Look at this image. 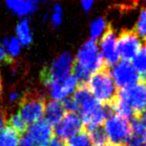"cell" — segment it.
Wrapping results in <instances>:
<instances>
[{
    "label": "cell",
    "instance_id": "1",
    "mask_svg": "<svg viewBox=\"0 0 146 146\" xmlns=\"http://www.w3.org/2000/svg\"><path fill=\"white\" fill-rule=\"evenodd\" d=\"M72 98L77 104L79 116L88 132L102 126L106 118L112 113L109 104L97 101L85 85L78 87Z\"/></svg>",
    "mask_w": 146,
    "mask_h": 146
},
{
    "label": "cell",
    "instance_id": "2",
    "mask_svg": "<svg viewBox=\"0 0 146 146\" xmlns=\"http://www.w3.org/2000/svg\"><path fill=\"white\" fill-rule=\"evenodd\" d=\"M104 65L97 41L90 38L77 51L73 66V75L77 78L79 83L84 85L89 80L90 76L104 68Z\"/></svg>",
    "mask_w": 146,
    "mask_h": 146
},
{
    "label": "cell",
    "instance_id": "3",
    "mask_svg": "<svg viewBox=\"0 0 146 146\" xmlns=\"http://www.w3.org/2000/svg\"><path fill=\"white\" fill-rule=\"evenodd\" d=\"M86 87L92 96L102 104H110L116 98L117 91L115 83L106 68L90 76Z\"/></svg>",
    "mask_w": 146,
    "mask_h": 146
},
{
    "label": "cell",
    "instance_id": "4",
    "mask_svg": "<svg viewBox=\"0 0 146 146\" xmlns=\"http://www.w3.org/2000/svg\"><path fill=\"white\" fill-rule=\"evenodd\" d=\"M74 66V58L70 52H62L41 71V79L46 86L62 81L71 75Z\"/></svg>",
    "mask_w": 146,
    "mask_h": 146
},
{
    "label": "cell",
    "instance_id": "5",
    "mask_svg": "<svg viewBox=\"0 0 146 146\" xmlns=\"http://www.w3.org/2000/svg\"><path fill=\"white\" fill-rule=\"evenodd\" d=\"M103 129L110 146H124L131 135L129 120L114 113L106 118Z\"/></svg>",
    "mask_w": 146,
    "mask_h": 146
},
{
    "label": "cell",
    "instance_id": "6",
    "mask_svg": "<svg viewBox=\"0 0 146 146\" xmlns=\"http://www.w3.org/2000/svg\"><path fill=\"white\" fill-rule=\"evenodd\" d=\"M45 100L39 94L29 92L22 96L19 103L18 115L27 125H32L44 115Z\"/></svg>",
    "mask_w": 146,
    "mask_h": 146
},
{
    "label": "cell",
    "instance_id": "7",
    "mask_svg": "<svg viewBox=\"0 0 146 146\" xmlns=\"http://www.w3.org/2000/svg\"><path fill=\"white\" fill-rule=\"evenodd\" d=\"M110 76L113 79L115 86L120 89L129 87L138 83L140 75L135 70L130 61L121 60L112 65L109 70Z\"/></svg>",
    "mask_w": 146,
    "mask_h": 146
},
{
    "label": "cell",
    "instance_id": "8",
    "mask_svg": "<svg viewBox=\"0 0 146 146\" xmlns=\"http://www.w3.org/2000/svg\"><path fill=\"white\" fill-rule=\"evenodd\" d=\"M117 98L126 102L139 115L146 107V85L143 82H138L129 87L120 89Z\"/></svg>",
    "mask_w": 146,
    "mask_h": 146
},
{
    "label": "cell",
    "instance_id": "9",
    "mask_svg": "<svg viewBox=\"0 0 146 146\" xmlns=\"http://www.w3.org/2000/svg\"><path fill=\"white\" fill-rule=\"evenodd\" d=\"M83 123L78 113H66L57 125L54 126L53 131L56 138L60 140H69L71 137L82 131Z\"/></svg>",
    "mask_w": 146,
    "mask_h": 146
},
{
    "label": "cell",
    "instance_id": "10",
    "mask_svg": "<svg viewBox=\"0 0 146 146\" xmlns=\"http://www.w3.org/2000/svg\"><path fill=\"white\" fill-rule=\"evenodd\" d=\"M141 46L140 38L134 31L124 30L117 38L118 54L119 58H122V60H132Z\"/></svg>",
    "mask_w": 146,
    "mask_h": 146
},
{
    "label": "cell",
    "instance_id": "11",
    "mask_svg": "<svg viewBox=\"0 0 146 146\" xmlns=\"http://www.w3.org/2000/svg\"><path fill=\"white\" fill-rule=\"evenodd\" d=\"M117 34L111 28L108 27L107 30L102 35L99 42V51L104 61V64L112 66L119 60V54L117 49Z\"/></svg>",
    "mask_w": 146,
    "mask_h": 146
},
{
    "label": "cell",
    "instance_id": "12",
    "mask_svg": "<svg viewBox=\"0 0 146 146\" xmlns=\"http://www.w3.org/2000/svg\"><path fill=\"white\" fill-rule=\"evenodd\" d=\"M78 84H79V82H78L77 78L73 74H71L66 79L52 83L47 87L49 89V94H50L52 100L61 102L69 98L70 95L74 94V92L76 91L78 87Z\"/></svg>",
    "mask_w": 146,
    "mask_h": 146
},
{
    "label": "cell",
    "instance_id": "13",
    "mask_svg": "<svg viewBox=\"0 0 146 146\" xmlns=\"http://www.w3.org/2000/svg\"><path fill=\"white\" fill-rule=\"evenodd\" d=\"M28 134L37 146H46L53 138V126L45 119H40L30 125Z\"/></svg>",
    "mask_w": 146,
    "mask_h": 146
},
{
    "label": "cell",
    "instance_id": "14",
    "mask_svg": "<svg viewBox=\"0 0 146 146\" xmlns=\"http://www.w3.org/2000/svg\"><path fill=\"white\" fill-rule=\"evenodd\" d=\"M64 115L65 110L62 105V102L56 101V100H50L47 102V104H45L44 119L50 125H57Z\"/></svg>",
    "mask_w": 146,
    "mask_h": 146
},
{
    "label": "cell",
    "instance_id": "15",
    "mask_svg": "<svg viewBox=\"0 0 146 146\" xmlns=\"http://www.w3.org/2000/svg\"><path fill=\"white\" fill-rule=\"evenodd\" d=\"M6 5L10 10H12L14 13H16L19 16H24V15L30 14L34 12L38 6L37 1H23V0H11L7 1Z\"/></svg>",
    "mask_w": 146,
    "mask_h": 146
},
{
    "label": "cell",
    "instance_id": "16",
    "mask_svg": "<svg viewBox=\"0 0 146 146\" xmlns=\"http://www.w3.org/2000/svg\"><path fill=\"white\" fill-rule=\"evenodd\" d=\"M110 108H111L112 113L116 114L118 116H121V117L125 118V119L129 120V121L134 119L136 117V115H137L135 113V111L126 102L122 101L121 99H119L117 97L110 103Z\"/></svg>",
    "mask_w": 146,
    "mask_h": 146
},
{
    "label": "cell",
    "instance_id": "17",
    "mask_svg": "<svg viewBox=\"0 0 146 146\" xmlns=\"http://www.w3.org/2000/svg\"><path fill=\"white\" fill-rule=\"evenodd\" d=\"M20 135L9 125H5L0 131V146H18Z\"/></svg>",
    "mask_w": 146,
    "mask_h": 146
},
{
    "label": "cell",
    "instance_id": "18",
    "mask_svg": "<svg viewBox=\"0 0 146 146\" xmlns=\"http://www.w3.org/2000/svg\"><path fill=\"white\" fill-rule=\"evenodd\" d=\"M16 34H17V39L19 40L20 44L29 45L32 42V33H31L29 21L27 19H23V20H21L17 24Z\"/></svg>",
    "mask_w": 146,
    "mask_h": 146
},
{
    "label": "cell",
    "instance_id": "19",
    "mask_svg": "<svg viewBox=\"0 0 146 146\" xmlns=\"http://www.w3.org/2000/svg\"><path fill=\"white\" fill-rule=\"evenodd\" d=\"M132 60V65L138 74L143 76L146 75V44L140 47L139 51Z\"/></svg>",
    "mask_w": 146,
    "mask_h": 146
},
{
    "label": "cell",
    "instance_id": "20",
    "mask_svg": "<svg viewBox=\"0 0 146 146\" xmlns=\"http://www.w3.org/2000/svg\"><path fill=\"white\" fill-rule=\"evenodd\" d=\"M107 23L105 21V18L103 16H99L96 19H94L90 24V36L91 39L96 40L99 37H102V35L107 30Z\"/></svg>",
    "mask_w": 146,
    "mask_h": 146
},
{
    "label": "cell",
    "instance_id": "21",
    "mask_svg": "<svg viewBox=\"0 0 146 146\" xmlns=\"http://www.w3.org/2000/svg\"><path fill=\"white\" fill-rule=\"evenodd\" d=\"M66 146H94L88 132L81 131L67 140Z\"/></svg>",
    "mask_w": 146,
    "mask_h": 146
},
{
    "label": "cell",
    "instance_id": "22",
    "mask_svg": "<svg viewBox=\"0 0 146 146\" xmlns=\"http://www.w3.org/2000/svg\"><path fill=\"white\" fill-rule=\"evenodd\" d=\"M7 125H9L13 130H15L19 135L25 134V132H26V130H27V127H28V125L23 121V119L18 115V113L13 114V115L9 118Z\"/></svg>",
    "mask_w": 146,
    "mask_h": 146
},
{
    "label": "cell",
    "instance_id": "23",
    "mask_svg": "<svg viewBox=\"0 0 146 146\" xmlns=\"http://www.w3.org/2000/svg\"><path fill=\"white\" fill-rule=\"evenodd\" d=\"M88 134H89L90 138H91V140H92V143H93L94 146L106 145L107 138H106L105 131H104L102 126L91 130V131L88 132Z\"/></svg>",
    "mask_w": 146,
    "mask_h": 146
},
{
    "label": "cell",
    "instance_id": "24",
    "mask_svg": "<svg viewBox=\"0 0 146 146\" xmlns=\"http://www.w3.org/2000/svg\"><path fill=\"white\" fill-rule=\"evenodd\" d=\"M134 32L138 35L139 38L141 37V38L146 40V7L142 8L141 11H140Z\"/></svg>",
    "mask_w": 146,
    "mask_h": 146
},
{
    "label": "cell",
    "instance_id": "25",
    "mask_svg": "<svg viewBox=\"0 0 146 146\" xmlns=\"http://www.w3.org/2000/svg\"><path fill=\"white\" fill-rule=\"evenodd\" d=\"M63 18V9L59 3H55L54 6H53V11L52 14H51V22L52 25L55 27L59 26L62 22Z\"/></svg>",
    "mask_w": 146,
    "mask_h": 146
},
{
    "label": "cell",
    "instance_id": "26",
    "mask_svg": "<svg viewBox=\"0 0 146 146\" xmlns=\"http://www.w3.org/2000/svg\"><path fill=\"white\" fill-rule=\"evenodd\" d=\"M7 52L10 55L11 57H15L19 54V51H20V42L16 37H12V38H9V42L6 46Z\"/></svg>",
    "mask_w": 146,
    "mask_h": 146
},
{
    "label": "cell",
    "instance_id": "27",
    "mask_svg": "<svg viewBox=\"0 0 146 146\" xmlns=\"http://www.w3.org/2000/svg\"><path fill=\"white\" fill-rule=\"evenodd\" d=\"M13 62V58L8 54L6 49L0 45V63H5V64H11Z\"/></svg>",
    "mask_w": 146,
    "mask_h": 146
},
{
    "label": "cell",
    "instance_id": "28",
    "mask_svg": "<svg viewBox=\"0 0 146 146\" xmlns=\"http://www.w3.org/2000/svg\"><path fill=\"white\" fill-rule=\"evenodd\" d=\"M18 146H37V145L34 143V141L32 140V138L29 136V134L25 133L20 137Z\"/></svg>",
    "mask_w": 146,
    "mask_h": 146
},
{
    "label": "cell",
    "instance_id": "29",
    "mask_svg": "<svg viewBox=\"0 0 146 146\" xmlns=\"http://www.w3.org/2000/svg\"><path fill=\"white\" fill-rule=\"evenodd\" d=\"M46 146H66V143L63 140H60L58 138L54 137L49 141V143Z\"/></svg>",
    "mask_w": 146,
    "mask_h": 146
},
{
    "label": "cell",
    "instance_id": "30",
    "mask_svg": "<svg viewBox=\"0 0 146 146\" xmlns=\"http://www.w3.org/2000/svg\"><path fill=\"white\" fill-rule=\"evenodd\" d=\"M5 122H6V112L0 107V131L5 126Z\"/></svg>",
    "mask_w": 146,
    "mask_h": 146
},
{
    "label": "cell",
    "instance_id": "31",
    "mask_svg": "<svg viewBox=\"0 0 146 146\" xmlns=\"http://www.w3.org/2000/svg\"><path fill=\"white\" fill-rule=\"evenodd\" d=\"M81 5L84 10L89 11L91 9L92 5H93V1L92 0H83V1H81Z\"/></svg>",
    "mask_w": 146,
    "mask_h": 146
},
{
    "label": "cell",
    "instance_id": "32",
    "mask_svg": "<svg viewBox=\"0 0 146 146\" xmlns=\"http://www.w3.org/2000/svg\"><path fill=\"white\" fill-rule=\"evenodd\" d=\"M21 97H22V96H20L18 91H13L12 93L9 95V100H10L11 102H15L18 99H21Z\"/></svg>",
    "mask_w": 146,
    "mask_h": 146
},
{
    "label": "cell",
    "instance_id": "33",
    "mask_svg": "<svg viewBox=\"0 0 146 146\" xmlns=\"http://www.w3.org/2000/svg\"><path fill=\"white\" fill-rule=\"evenodd\" d=\"M140 116H141L142 118H143V119H145L146 120V107H145V109L143 110V111H142V113L141 114H139Z\"/></svg>",
    "mask_w": 146,
    "mask_h": 146
},
{
    "label": "cell",
    "instance_id": "34",
    "mask_svg": "<svg viewBox=\"0 0 146 146\" xmlns=\"http://www.w3.org/2000/svg\"><path fill=\"white\" fill-rule=\"evenodd\" d=\"M2 92V80H1V76H0V94Z\"/></svg>",
    "mask_w": 146,
    "mask_h": 146
},
{
    "label": "cell",
    "instance_id": "35",
    "mask_svg": "<svg viewBox=\"0 0 146 146\" xmlns=\"http://www.w3.org/2000/svg\"><path fill=\"white\" fill-rule=\"evenodd\" d=\"M143 83L146 85V75H144V76H143Z\"/></svg>",
    "mask_w": 146,
    "mask_h": 146
},
{
    "label": "cell",
    "instance_id": "36",
    "mask_svg": "<svg viewBox=\"0 0 146 146\" xmlns=\"http://www.w3.org/2000/svg\"><path fill=\"white\" fill-rule=\"evenodd\" d=\"M142 146H146V143H144V144H143V145H142Z\"/></svg>",
    "mask_w": 146,
    "mask_h": 146
},
{
    "label": "cell",
    "instance_id": "37",
    "mask_svg": "<svg viewBox=\"0 0 146 146\" xmlns=\"http://www.w3.org/2000/svg\"><path fill=\"white\" fill-rule=\"evenodd\" d=\"M101 146H108V145H107V144H106V145H101Z\"/></svg>",
    "mask_w": 146,
    "mask_h": 146
}]
</instances>
